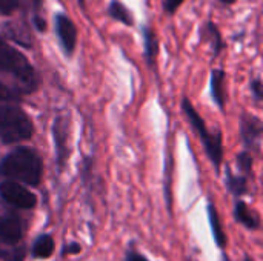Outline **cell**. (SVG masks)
<instances>
[{
    "instance_id": "cell-21",
    "label": "cell",
    "mask_w": 263,
    "mask_h": 261,
    "mask_svg": "<svg viewBox=\"0 0 263 261\" xmlns=\"http://www.w3.org/2000/svg\"><path fill=\"white\" fill-rule=\"evenodd\" d=\"M32 5H34V9H35L34 22L37 25V29L39 31H45V22L40 18V5H42V0H32Z\"/></svg>"
},
{
    "instance_id": "cell-25",
    "label": "cell",
    "mask_w": 263,
    "mask_h": 261,
    "mask_svg": "<svg viewBox=\"0 0 263 261\" xmlns=\"http://www.w3.org/2000/svg\"><path fill=\"white\" fill-rule=\"evenodd\" d=\"M80 252V246L77 243H69L65 249H63V254L68 255V254H79Z\"/></svg>"
},
{
    "instance_id": "cell-27",
    "label": "cell",
    "mask_w": 263,
    "mask_h": 261,
    "mask_svg": "<svg viewBox=\"0 0 263 261\" xmlns=\"http://www.w3.org/2000/svg\"><path fill=\"white\" fill-rule=\"evenodd\" d=\"M220 2H222V3H225V5H233L236 0H220Z\"/></svg>"
},
{
    "instance_id": "cell-19",
    "label": "cell",
    "mask_w": 263,
    "mask_h": 261,
    "mask_svg": "<svg viewBox=\"0 0 263 261\" xmlns=\"http://www.w3.org/2000/svg\"><path fill=\"white\" fill-rule=\"evenodd\" d=\"M17 98H18V94L0 82V102H14Z\"/></svg>"
},
{
    "instance_id": "cell-12",
    "label": "cell",
    "mask_w": 263,
    "mask_h": 261,
    "mask_svg": "<svg viewBox=\"0 0 263 261\" xmlns=\"http://www.w3.org/2000/svg\"><path fill=\"white\" fill-rule=\"evenodd\" d=\"M31 252H32L34 258H49L51 254L54 252V240H52V237L48 235V234L40 235L34 242Z\"/></svg>"
},
{
    "instance_id": "cell-18",
    "label": "cell",
    "mask_w": 263,
    "mask_h": 261,
    "mask_svg": "<svg viewBox=\"0 0 263 261\" xmlns=\"http://www.w3.org/2000/svg\"><path fill=\"white\" fill-rule=\"evenodd\" d=\"M237 163H239L240 171H242L245 175H250V174H251V169H253V157H251L247 151H243V152L239 154Z\"/></svg>"
},
{
    "instance_id": "cell-14",
    "label": "cell",
    "mask_w": 263,
    "mask_h": 261,
    "mask_svg": "<svg viewBox=\"0 0 263 261\" xmlns=\"http://www.w3.org/2000/svg\"><path fill=\"white\" fill-rule=\"evenodd\" d=\"M108 12H109V15H111L114 20H117V22H120V23H123V25L131 26L133 22H134L131 12L128 11V8H126L123 3L117 2V0L111 2V5H109V8H108Z\"/></svg>"
},
{
    "instance_id": "cell-22",
    "label": "cell",
    "mask_w": 263,
    "mask_h": 261,
    "mask_svg": "<svg viewBox=\"0 0 263 261\" xmlns=\"http://www.w3.org/2000/svg\"><path fill=\"white\" fill-rule=\"evenodd\" d=\"M251 91L254 94V98L257 102H260L263 98V86H262V80L260 78H254L251 82Z\"/></svg>"
},
{
    "instance_id": "cell-24",
    "label": "cell",
    "mask_w": 263,
    "mask_h": 261,
    "mask_svg": "<svg viewBox=\"0 0 263 261\" xmlns=\"http://www.w3.org/2000/svg\"><path fill=\"white\" fill-rule=\"evenodd\" d=\"M23 258H25V248H20L18 251L15 249L14 252H11L6 261H23Z\"/></svg>"
},
{
    "instance_id": "cell-6",
    "label": "cell",
    "mask_w": 263,
    "mask_h": 261,
    "mask_svg": "<svg viewBox=\"0 0 263 261\" xmlns=\"http://www.w3.org/2000/svg\"><path fill=\"white\" fill-rule=\"evenodd\" d=\"M54 26L59 37V42L66 55H72L77 45V28L66 14H57L54 17Z\"/></svg>"
},
{
    "instance_id": "cell-7",
    "label": "cell",
    "mask_w": 263,
    "mask_h": 261,
    "mask_svg": "<svg viewBox=\"0 0 263 261\" xmlns=\"http://www.w3.org/2000/svg\"><path fill=\"white\" fill-rule=\"evenodd\" d=\"M68 126L62 115L54 120L52 134H54V146H55V158L59 169H63L68 158Z\"/></svg>"
},
{
    "instance_id": "cell-1",
    "label": "cell",
    "mask_w": 263,
    "mask_h": 261,
    "mask_svg": "<svg viewBox=\"0 0 263 261\" xmlns=\"http://www.w3.org/2000/svg\"><path fill=\"white\" fill-rule=\"evenodd\" d=\"M42 171L43 163L39 154L25 146L11 151L0 162V175L3 178L22 182L29 186H37L40 183Z\"/></svg>"
},
{
    "instance_id": "cell-29",
    "label": "cell",
    "mask_w": 263,
    "mask_h": 261,
    "mask_svg": "<svg viewBox=\"0 0 263 261\" xmlns=\"http://www.w3.org/2000/svg\"><path fill=\"white\" fill-rule=\"evenodd\" d=\"M79 3H80V6H83L85 5V0H79Z\"/></svg>"
},
{
    "instance_id": "cell-28",
    "label": "cell",
    "mask_w": 263,
    "mask_h": 261,
    "mask_svg": "<svg viewBox=\"0 0 263 261\" xmlns=\"http://www.w3.org/2000/svg\"><path fill=\"white\" fill-rule=\"evenodd\" d=\"M245 261H254L251 257H245Z\"/></svg>"
},
{
    "instance_id": "cell-4",
    "label": "cell",
    "mask_w": 263,
    "mask_h": 261,
    "mask_svg": "<svg viewBox=\"0 0 263 261\" xmlns=\"http://www.w3.org/2000/svg\"><path fill=\"white\" fill-rule=\"evenodd\" d=\"M183 111L190 120V123L193 125V128L196 129V132L199 134L203 146H205V151L211 160V163L216 166V169L220 168V163L223 160V145H222V134L220 132H216V134H211L205 125V120L200 117V114L196 111V108L191 105V102L188 98H183Z\"/></svg>"
},
{
    "instance_id": "cell-23",
    "label": "cell",
    "mask_w": 263,
    "mask_h": 261,
    "mask_svg": "<svg viewBox=\"0 0 263 261\" xmlns=\"http://www.w3.org/2000/svg\"><path fill=\"white\" fill-rule=\"evenodd\" d=\"M185 0H163V9L168 14H174L177 11V8L183 3Z\"/></svg>"
},
{
    "instance_id": "cell-10",
    "label": "cell",
    "mask_w": 263,
    "mask_h": 261,
    "mask_svg": "<svg viewBox=\"0 0 263 261\" xmlns=\"http://www.w3.org/2000/svg\"><path fill=\"white\" fill-rule=\"evenodd\" d=\"M225 72L222 69H214L211 72V94L216 105L223 109L227 103V92H225Z\"/></svg>"
},
{
    "instance_id": "cell-16",
    "label": "cell",
    "mask_w": 263,
    "mask_h": 261,
    "mask_svg": "<svg viewBox=\"0 0 263 261\" xmlns=\"http://www.w3.org/2000/svg\"><path fill=\"white\" fill-rule=\"evenodd\" d=\"M227 186L228 189L234 194V195H243L248 189L247 186V180L245 177H240V175H233L230 171H228V175H227Z\"/></svg>"
},
{
    "instance_id": "cell-15",
    "label": "cell",
    "mask_w": 263,
    "mask_h": 261,
    "mask_svg": "<svg viewBox=\"0 0 263 261\" xmlns=\"http://www.w3.org/2000/svg\"><path fill=\"white\" fill-rule=\"evenodd\" d=\"M143 37H145V51H146V57H148V62L153 63L156 55H157V51H159V45H157V37H156V32L154 29L151 28H145L143 29Z\"/></svg>"
},
{
    "instance_id": "cell-26",
    "label": "cell",
    "mask_w": 263,
    "mask_h": 261,
    "mask_svg": "<svg viewBox=\"0 0 263 261\" xmlns=\"http://www.w3.org/2000/svg\"><path fill=\"white\" fill-rule=\"evenodd\" d=\"M126 261H148L143 255H140V254H137V252H129L128 255H126Z\"/></svg>"
},
{
    "instance_id": "cell-5",
    "label": "cell",
    "mask_w": 263,
    "mask_h": 261,
    "mask_svg": "<svg viewBox=\"0 0 263 261\" xmlns=\"http://www.w3.org/2000/svg\"><path fill=\"white\" fill-rule=\"evenodd\" d=\"M0 197L18 209H32L37 203L35 195L14 180H5L0 183Z\"/></svg>"
},
{
    "instance_id": "cell-20",
    "label": "cell",
    "mask_w": 263,
    "mask_h": 261,
    "mask_svg": "<svg viewBox=\"0 0 263 261\" xmlns=\"http://www.w3.org/2000/svg\"><path fill=\"white\" fill-rule=\"evenodd\" d=\"M17 8V0H0V14L9 15Z\"/></svg>"
},
{
    "instance_id": "cell-31",
    "label": "cell",
    "mask_w": 263,
    "mask_h": 261,
    "mask_svg": "<svg viewBox=\"0 0 263 261\" xmlns=\"http://www.w3.org/2000/svg\"><path fill=\"white\" fill-rule=\"evenodd\" d=\"M0 257H2V252H0Z\"/></svg>"
},
{
    "instance_id": "cell-8",
    "label": "cell",
    "mask_w": 263,
    "mask_h": 261,
    "mask_svg": "<svg viewBox=\"0 0 263 261\" xmlns=\"http://www.w3.org/2000/svg\"><path fill=\"white\" fill-rule=\"evenodd\" d=\"M23 228L17 215L5 214L0 215V242L6 245H17L22 240Z\"/></svg>"
},
{
    "instance_id": "cell-11",
    "label": "cell",
    "mask_w": 263,
    "mask_h": 261,
    "mask_svg": "<svg viewBox=\"0 0 263 261\" xmlns=\"http://www.w3.org/2000/svg\"><path fill=\"white\" fill-rule=\"evenodd\" d=\"M234 215H236V220L239 223H242L245 228L248 229H257L260 222H259V217L257 214H254L242 200H239L236 203V208H234Z\"/></svg>"
},
{
    "instance_id": "cell-3",
    "label": "cell",
    "mask_w": 263,
    "mask_h": 261,
    "mask_svg": "<svg viewBox=\"0 0 263 261\" xmlns=\"http://www.w3.org/2000/svg\"><path fill=\"white\" fill-rule=\"evenodd\" d=\"M0 71L8 72L14 78H17L26 92H31L39 86V77L34 68L31 66V63L28 62V58L20 51L9 46L2 37H0Z\"/></svg>"
},
{
    "instance_id": "cell-30",
    "label": "cell",
    "mask_w": 263,
    "mask_h": 261,
    "mask_svg": "<svg viewBox=\"0 0 263 261\" xmlns=\"http://www.w3.org/2000/svg\"><path fill=\"white\" fill-rule=\"evenodd\" d=\"M225 261H228V258H225Z\"/></svg>"
},
{
    "instance_id": "cell-17",
    "label": "cell",
    "mask_w": 263,
    "mask_h": 261,
    "mask_svg": "<svg viewBox=\"0 0 263 261\" xmlns=\"http://www.w3.org/2000/svg\"><path fill=\"white\" fill-rule=\"evenodd\" d=\"M203 37H205L206 40H210V42H211L213 49L216 51V55H217V54L220 52V49L223 48V42H222L220 32H219V29L216 28V25H214V23H208V26L205 28Z\"/></svg>"
},
{
    "instance_id": "cell-9",
    "label": "cell",
    "mask_w": 263,
    "mask_h": 261,
    "mask_svg": "<svg viewBox=\"0 0 263 261\" xmlns=\"http://www.w3.org/2000/svg\"><path fill=\"white\" fill-rule=\"evenodd\" d=\"M240 134L243 138V143L248 148L259 149L260 135H262V122L253 115H243L242 117V128Z\"/></svg>"
},
{
    "instance_id": "cell-13",
    "label": "cell",
    "mask_w": 263,
    "mask_h": 261,
    "mask_svg": "<svg viewBox=\"0 0 263 261\" xmlns=\"http://www.w3.org/2000/svg\"><path fill=\"white\" fill-rule=\"evenodd\" d=\"M208 215H210V223H211L214 242L217 243L219 248H225V246H227V234L223 232V229H222V226H220V220H219L217 211H216V208L213 206V203H210V206H208Z\"/></svg>"
},
{
    "instance_id": "cell-2",
    "label": "cell",
    "mask_w": 263,
    "mask_h": 261,
    "mask_svg": "<svg viewBox=\"0 0 263 261\" xmlns=\"http://www.w3.org/2000/svg\"><path fill=\"white\" fill-rule=\"evenodd\" d=\"M34 126L26 112L14 105H0V140L5 145L29 140Z\"/></svg>"
}]
</instances>
